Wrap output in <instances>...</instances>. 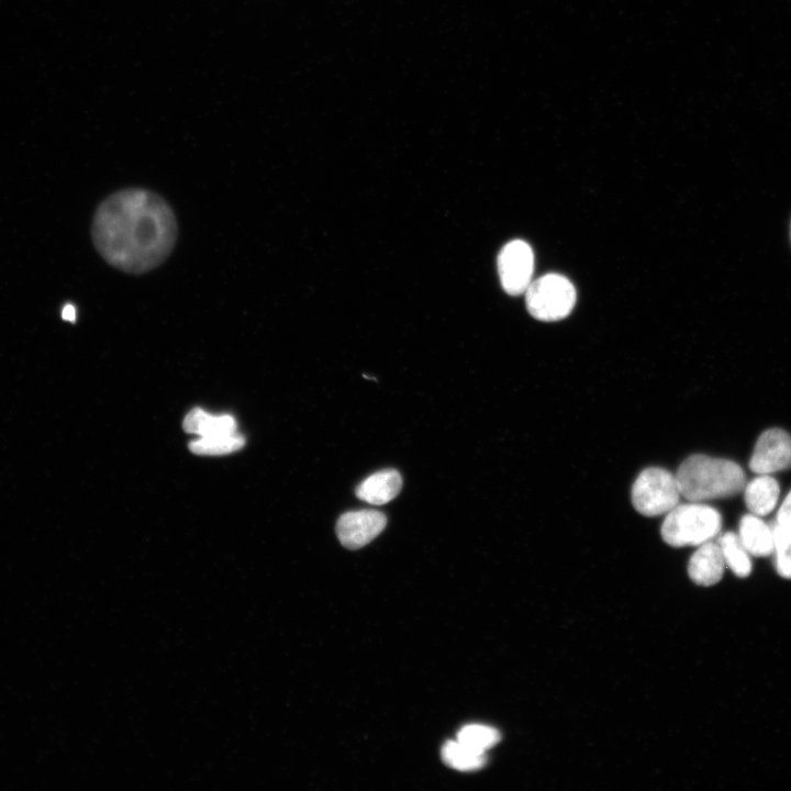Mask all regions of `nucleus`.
Returning a JSON list of instances; mask_svg holds the SVG:
<instances>
[{
  "mask_svg": "<svg viewBox=\"0 0 791 791\" xmlns=\"http://www.w3.org/2000/svg\"><path fill=\"white\" fill-rule=\"evenodd\" d=\"M632 503L645 516L667 514L681 497L676 475L665 468L644 469L632 486Z\"/></svg>",
  "mask_w": 791,
  "mask_h": 791,
  "instance_id": "obj_4",
  "label": "nucleus"
},
{
  "mask_svg": "<svg viewBox=\"0 0 791 791\" xmlns=\"http://www.w3.org/2000/svg\"><path fill=\"white\" fill-rule=\"evenodd\" d=\"M773 530V553L777 572L791 579V527L775 524Z\"/></svg>",
  "mask_w": 791,
  "mask_h": 791,
  "instance_id": "obj_18",
  "label": "nucleus"
},
{
  "mask_svg": "<svg viewBox=\"0 0 791 791\" xmlns=\"http://www.w3.org/2000/svg\"><path fill=\"white\" fill-rule=\"evenodd\" d=\"M738 537L749 555L766 557L773 553V530L756 514L740 519Z\"/></svg>",
  "mask_w": 791,
  "mask_h": 791,
  "instance_id": "obj_11",
  "label": "nucleus"
},
{
  "mask_svg": "<svg viewBox=\"0 0 791 791\" xmlns=\"http://www.w3.org/2000/svg\"><path fill=\"white\" fill-rule=\"evenodd\" d=\"M92 242L115 269L143 275L160 266L175 248L177 219L158 193L140 187L120 189L97 208Z\"/></svg>",
  "mask_w": 791,
  "mask_h": 791,
  "instance_id": "obj_1",
  "label": "nucleus"
},
{
  "mask_svg": "<svg viewBox=\"0 0 791 791\" xmlns=\"http://www.w3.org/2000/svg\"><path fill=\"white\" fill-rule=\"evenodd\" d=\"M725 567L718 544L709 541L699 545L690 557L688 575L695 584L710 587L722 579Z\"/></svg>",
  "mask_w": 791,
  "mask_h": 791,
  "instance_id": "obj_9",
  "label": "nucleus"
},
{
  "mask_svg": "<svg viewBox=\"0 0 791 791\" xmlns=\"http://www.w3.org/2000/svg\"><path fill=\"white\" fill-rule=\"evenodd\" d=\"M444 764L458 771H476L484 767L486 754L475 751L458 740H447L441 750Z\"/></svg>",
  "mask_w": 791,
  "mask_h": 791,
  "instance_id": "obj_14",
  "label": "nucleus"
},
{
  "mask_svg": "<svg viewBox=\"0 0 791 791\" xmlns=\"http://www.w3.org/2000/svg\"><path fill=\"white\" fill-rule=\"evenodd\" d=\"M722 526L721 514L702 502L677 504L660 528L664 542L672 547L699 546L712 541Z\"/></svg>",
  "mask_w": 791,
  "mask_h": 791,
  "instance_id": "obj_3",
  "label": "nucleus"
},
{
  "mask_svg": "<svg viewBox=\"0 0 791 791\" xmlns=\"http://www.w3.org/2000/svg\"><path fill=\"white\" fill-rule=\"evenodd\" d=\"M236 428V421L233 416L211 415L199 408L191 410L183 420V430L187 433L198 434L200 437L234 434Z\"/></svg>",
  "mask_w": 791,
  "mask_h": 791,
  "instance_id": "obj_13",
  "label": "nucleus"
},
{
  "mask_svg": "<svg viewBox=\"0 0 791 791\" xmlns=\"http://www.w3.org/2000/svg\"><path fill=\"white\" fill-rule=\"evenodd\" d=\"M534 270V254L531 246L514 239L503 246L498 256V272L504 291L517 296L527 289Z\"/></svg>",
  "mask_w": 791,
  "mask_h": 791,
  "instance_id": "obj_6",
  "label": "nucleus"
},
{
  "mask_svg": "<svg viewBox=\"0 0 791 791\" xmlns=\"http://www.w3.org/2000/svg\"><path fill=\"white\" fill-rule=\"evenodd\" d=\"M387 517L376 510H356L341 515L336 533L341 544L358 549L376 538L386 527Z\"/></svg>",
  "mask_w": 791,
  "mask_h": 791,
  "instance_id": "obj_8",
  "label": "nucleus"
},
{
  "mask_svg": "<svg viewBox=\"0 0 791 791\" xmlns=\"http://www.w3.org/2000/svg\"><path fill=\"white\" fill-rule=\"evenodd\" d=\"M62 317L66 321L74 322L76 319V310L73 304H66L62 310Z\"/></svg>",
  "mask_w": 791,
  "mask_h": 791,
  "instance_id": "obj_20",
  "label": "nucleus"
},
{
  "mask_svg": "<svg viewBox=\"0 0 791 791\" xmlns=\"http://www.w3.org/2000/svg\"><path fill=\"white\" fill-rule=\"evenodd\" d=\"M717 544L725 565L739 578L749 576L751 572L750 557L738 534L726 532L718 538Z\"/></svg>",
  "mask_w": 791,
  "mask_h": 791,
  "instance_id": "obj_15",
  "label": "nucleus"
},
{
  "mask_svg": "<svg viewBox=\"0 0 791 791\" xmlns=\"http://www.w3.org/2000/svg\"><path fill=\"white\" fill-rule=\"evenodd\" d=\"M402 487V478L394 469L377 471L356 488V495L370 504L381 505L394 499Z\"/></svg>",
  "mask_w": 791,
  "mask_h": 791,
  "instance_id": "obj_10",
  "label": "nucleus"
},
{
  "mask_svg": "<svg viewBox=\"0 0 791 791\" xmlns=\"http://www.w3.org/2000/svg\"><path fill=\"white\" fill-rule=\"evenodd\" d=\"M749 468L757 475H771L791 468V435L781 428H769L758 437Z\"/></svg>",
  "mask_w": 791,
  "mask_h": 791,
  "instance_id": "obj_7",
  "label": "nucleus"
},
{
  "mask_svg": "<svg viewBox=\"0 0 791 791\" xmlns=\"http://www.w3.org/2000/svg\"><path fill=\"white\" fill-rule=\"evenodd\" d=\"M777 524L791 527V491L787 494L778 510Z\"/></svg>",
  "mask_w": 791,
  "mask_h": 791,
  "instance_id": "obj_19",
  "label": "nucleus"
},
{
  "mask_svg": "<svg viewBox=\"0 0 791 791\" xmlns=\"http://www.w3.org/2000/svg\"><path fill=\"white\" fill-rule=\"evenodd\" d=\"M676 478L681 497L691 502L734 497L746 484L745 472L738 464L703 454L684 459Z\"/></svg>",
  "mask_w": 791,
  "mask_h": 791,
  "instance_id": "obj_2",
  "label": "nucleus"
},
{
  "mask_svg": "<svg viewBox=\"0 0 791 791\" xmlns=\"http://www.w3.org/2000/svg\"><path fill=\"white\" fill-rule=\"evenodd\" d=\"M779 494V483L770 475H759L744 487L746 506L758 516H764L776 508Z\"/></svg>",
  "mask_w": 791,
  "mask_h": 791,
  "instance_id": "obj_12",
  "label": "nucleus"
},
{
  "mask_svg": "<svg viewBox=\"0 0 791 791\" xmlns=\"http://www.w3.org/2000/svg\"><path fill=\"white\" fill-rule=\"evenodd\" d=\"M456 740L475 751L486 754L501 740V735L491 726L469 724L459 729Z\"/></svg>",
  "mask_w": 791,
  "mask_h": 791,
  "instance_id": "obj_16",
  "label": "nucleus"
},
{
  "mask_svg": "<svg viewBox=\"0 0 791 791\" xmlns=\"http://www.w3.org/2000/svg\"><path fill=\"white\" fill-rule=\"evenodd\" d=\"M525 302L533 317L546 322L558 321L571 312L576 290L566 277L548 274L531 281L525 290Z\"/></svg>",
  "mask_w": 791,
  "mask_h": 791,
  "instance_id": "obj_5",
  "label": "nucleus"
},
{
  "mask_svg": "<svg viewBox=\"0 0 791 791\" xmlns=\"http://www.w3.org/2000/svg\"><path fill=\"white\" fill-rule=\"evenodd\" d=\"M244 444V437L234 433L229 435L199 437L189 444V448L197 455H224L241 449Z\"/></svg>",
  "mask_w": 791,
  "mask_h": 791,
  "instance_id": "obj_17",
  "label": "nucleus"
}]
</instances>
